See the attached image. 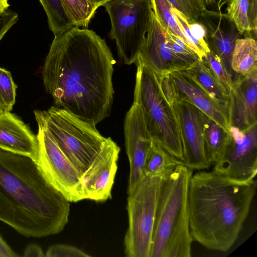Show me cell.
Here are the masks:
<instances>
[{"label": "cell", "mask_w": 257, "mask_h": 257, "mask_svg": "<svg viewBox=\"0 0 257 257\" xmlns=\"http://www.w3.org/2000/svg\"><path fill=\"white\" fill-rule=\"evenodd\" d=\"M17 85L11 72L0 67V103L4 112H10L16 102Z\"/></svg>", "instance_id": "83f0119b"}, {"label": "cell", "mask_w": 257, "mask_h": 257, "mask_svg": "<svg viewBox=\"0 0 257 257\" xmlns=\"http://www.w3.org/2000/svg\"><path fill=\"white\" fill-rule=\"evenodd\" d=\"M18 254L0 236V257H17Z\"/></svg>", "instance_id": "d590c367"}, {"label": "cell", "mask_w": 257, "mask_h": 257, "mask_svg": "<svg viewBox=\"0 0 257 257\" xmlns=\"http://www.w3.org/2000/svg\"><path fill=\"white\" fill-rule=\"evenodd\" d=\"M215 14L216 21L214 20L213 12L207 10L201 15L199 22L205 29V40L210 50L220 58L226 71L232 78L231 56L235 41L240 38L241 34L235 26L229 31H225L222 27L224 14L216 12Z\"/></svg>", "instance_id": "ac0fdd59"}, {"label": "cell", "mask_w": 257, "mask_h": 257, "mask_svg": "<svg viewBox=\"0 0 257 257\" xmlns=\"http://www.w3.org/2000/svg\"><path fill=\"white\" fill-rule=\"evenodd\" d=\"M222 1V0H205V3L206 6L215 4L216 3L219 6Z\"/></svg>", "instance_id": "f35d334b"}, {"label": "cell", "mask_w": 257, "mask_h": 257, "mask_svg": "<svg viewBox=\"0 0 257 257\" xmlns=\"http://www.w3.org/2000/svg\"><path fill=\"white\" fill-rule=\"evenodd\" d=\"M47 17L50 30L54 36L75 27L61 0H39Z\"/></svg>", "instance_id": "cb8c5ba5"}, {"label": "cell", "mask_w": 257, "mask_h": 257, "mask_svg": "<svg viewBox=\"0 0 257 257\" xmlns=\"http://www.w3.org/2000/svg\"><path fill=\"white\" fill-rule=\"evenodd\" d=\"M172 11L178 25L190 44V48L201 60L210 51L205 40L206 31L204 26L199 21L189 24L180 12L173 7Z\"/></svg>", "instance_id": "603a6c76"}, {"label": "cell", "mask_w": 257, "mask_h": 257, "mask_svg": "<svg viewBox=\"0 0 257 257\" xmlns=\"http://www.w3.org/2000/svg\"><path fill=\"white\" fill-rule=\"evenodd\" d=\"M177 99L186 101L202 111L227 131L231 126L229 109L212 97L186 71L169 74Z\"/></svg>", "instance_id": "2e32d148"}, {"label": "cell", "mask_w": 257, "mask_h": 257, "mask_svg": "<svg viewBox=\"0 0 257 257\" xmlns=\"http://www.w3.org/2000/svg\"><path fill=\"white\" fill-rule=\"evenodd\" d=\"M212 172L237 180H250L257 173V124L245 130L231 126L230 138Z\"/></svg>", "instance_id": "30bf717a"}, {"label": "cell", "mask_w": 257, "mask_h": 257, "mask_svg": "<svg viewBox=\"0 0 257 257\" xmlns=\"http://www.w3.org/2000/svg\"><path fill=\"white\" fill-rule=\"evenodd\" d=\"M160 86L163 95L168 103L173 106L177 99L175 89L169 74L160 77Z\"/></svg>", "instance_id": "d6a6232c"}, {"label": "cell", "mask_w": 257, "mask_h": 257, "mask_svg": "<svg viewBox=\"0 0 257 257\" xmlns=\"http://www.w3.org/2000/svg\"><path fill=\"white\" fill-rule=\"evenodd\" d=\"M201 61L210 70L229 96L232 86V78L226 71L220 58L210 51L201 59Z\"/></svg>", "instance_id": "f1b7e54d"}, {"label": "cell", "mask_w": 257, "mask_h": 257, "mask_svg": "<svg viewBox=\"0 0 257 257\" xmlns=\"http://www.w3.org/2000/svg\"><path fill=\"white\" fill-rule=\"evenodd\" d=\"M229 138L230 132L205 115L204 145L206 157L211 165L219 160Z\"/></svg>", "instance_id": "44dd1931"}, {"label": "cell", "mask_w": 257, "mask_h": 257, "mask_svg": "<svg viewBox=\"0 0 257 257\" xmlns=\"http://www.w3.org/2000/svg\"><path fill=\"white\" fill-rule=\"evenodd\" d=\"M256 187L255 179L237 180L206 171L192 174L188 202L193 240L210 250H229L247 217Z\"/></svg>", "instance_id": "3957f363"}, {"label": "cell", "mask_w": 257, "mask_h": 257, "mask_svg": "<svg viewBox=\"0 0 257 257\" xmlns=\"http://www.w3.org/2000/svg\"><path fill=\"white\" fill-rule=\"evenodd\" d=\"M111 23L109 36L115 41L119 58L136 64L149 28L152 0H111L103 6Z\"/></svg>", "instance_id": "52a82bcc"}, {"label": "cell", "mask_w": 257, "mask_h": 257, "mask_svg": "<svg viewBox=\"0 0 257 257\" xmlns=\"http://www.w3.org/2000/svg\"><path fill=\"white\" fill-rule=\"evenodd\" d=\"M0 148L28 156L37 161L39 145L37 135L10 112L0 113Z\"/></svg>", "instance_id": "e0dca14e"}, {"label": "cell", "mask_w": 257, "mask_h": 257, "mask_svg": "<svg viewBox=\"0 0 257 257\" xmlns=\"http://www.w3.org/2000/svg\"><path fill=\"white\" fill-rule=\"evenodd\" d=\"M18 19V14L9 9L0 13V41Z\"/></svg>", "instance_id": "1f68e13d"}, {"label": "cell", "mask_w": 257, "mask_h": 257, "mask_svg": "<svg viewBox=\"0 0 257 257\" xmlns=\"http://www.w3.org/2000/svg\"><path fill=\"white\" fill-rule=\"evenodd\" d=\"M186 71L212 97L229 109V96L201 60H197Z\"/></svg>", "instance_id": "7402d4cb"}, {"label": "cell", "mask_w": 257, "mask_h": 257, "mask_svg": "<svg viewBox=\"0 0 257 257\" xmlns=\"http://www.w3.org/2000/svg\"><path fill=\"white\" fill-rule=\"evenodd\" d=\"M229 98L231 126L245 130L257 124V68L244 76L233 75Z\"/></svg>", "instance_id": "9a60e30c"}, {"label": "cell", "mask_w": 257, "mask_h": 257, "mask_svg": "<svg viewBox=\"0 0 257 257\" xmlns=\"http://www.w3.org/2000/svg\"><path fill=\"white\" fill-rule=\"evenodd\" d=\"M136 64L134 102L139 105L153 141L184 163L183 139L174 108L163 95L157 74L143 63Z\"/></svg>", "instance_id": "5b68a950"}, {"label": "cell", "mask_w": 257, "mask_h": 257, "mask_svg": "<svg viewBox=\"0 0 257 257\" xmlns=\"http://www.w3.org/2000/svg\"><path fill=\"white\" fill-rule=\"evenodd\" d=\"M227 3L228 18L233 23L241 34L249 35L250 32L248 21V0H226Z\"/></svg>", "instance_id": "4316f807"}, {"label": "cell", "mask_w": 257, "mask_h": 257, "mask_svg": "<svg viewBox=\"0 0 257 257\" xmlns=\"http://www.w3.org/2000/svg\"><path fill=\"white\" fill-rule=\"evenodd\" d=\"M184 162L170 154L161 146L152 141L144 167V174L165 179L176 166Z\"/></svg>", "instance_id": "d6986e66"}, {"label": "cell", "mask_w": 257, "mask_h": 257, "mask_svg": "<svg viewBox=\"0 0 257 257\" xmlns=\"http://www.w3.org/2000/svg\"><path fill=\"white\" fill-rule=\"evenodd\" d=\"M171 6L180 12L189 24L199 21L204 12L207 10L204 0H167Z\"/></svg>", "instance_id": "f546056e"}, {"label": "cell", "mask_w": 257, "mask_h": 257, "mask_svg": "<svg viewBox=\"0 0 257 257\" xmlns=\"http://www.w3.org/2000/svg\"><path fill=\"white\" fill-rule=\"evenodd\" d=\"M9 7L8 0H0V13L9 9Z\"/></svg>", "instance_id": "8d00e7d4"}, {"label": "cell", "mask_w": 257, "mask_h": 257, "mask_svg": "<svg viewBox=\"0 0 257 257\" xmlns=\"http://www.w3.org/2000/svg\"><path fill=\"white\" fill-rule=\"evenodd\" d=\"M126 153L130 163L127 189L131 193L145 177L144 167L153 140L149 133L139 105L134 102L124 121Z\"/></svg>", "instance_id": "4fadbf2b"}, {"label": "cell", "mask_w": 257, "mask_h": 257, "mask_svg": "<svg viewBox=\"0 0 257 257\" xmlns=\"http://www.w3.org/2000/svg\"><path fill=\"white\" fill-rule=\"evenodd\" d=\"M137 62L150 67L159 78L174 72L186 70L191 66L171 48L166 40L165 31L153 10L146 40L139 54Z\"/></svg>", "instance_id": "5bb4252c"}, {"label": "cell", "mask_w": 257, "mask_h": 257, "mask_svg": "<svg viewBox=\"0 0 257 257\" xmlns=\"http://www.w3.org/2000/svg\"><path fill=\"white\" fill-rule=\"evenodd\" d=\"M24 257H44L45 256L42 247L35 243L29 244L24 250L22 255Z\"/></svg>", "instance_id": "e575fe53"}, {"label": "cell", "mask_w": 257, "mask_h": 257, "mask_svg": "<svg viewBox=\"0 0 257 257\" xmlns=\"http://www.w3.org/2000/svg\"><path fill=\"white\" fill-rule=\"evenodd\" d=\"M193 170L180 164L163 180L150 257H190L188 189Z\"/></svg>", "instance_id": "277c9868"}, {"label": "cell", "mask_w": 257, "mask_h": 257, "mask_svg": "<svg viewBox=\"0 0 257 257\" xmlns=\"http://www.w3.org/2000/svg\"><path fill=\"white\" fill-rule=\"evenodd\" d=\"M37 122L43 124L81 176L107 142L95 125L64 109L51 106L35 110Z\"/></svg>", "instance_id": "8992f818"}, {"label": "cell", "mask_w": 257, "mask_h": 257, "mask_svg": "<svg viewBox=\"0 0 257 257\" xmlns=\"http://www.w3.org/2000/svg\"><path fill=\"white\" fill-rule=\"evenodd\" d=\"M248 21L250 32L256 36L257 0H248Z\"/></svg>", "instance_id": "836d02e7"}, {"label": "cell", "mask_w": 257, "mask_h": 257, "mask_svg": "<svg viewBox=\"0 0 257 257\" xmlns=\"http://www.w3.org/2000/svg\"><path fill=\"white\" fill-rule=\"evenodd\" d=\"M120 148L110 137L81 176L85 199L103 202L111 197Z\"/></svg>", "instance_id": "7c38bea8"}, {"label": "cell", "mask_w": 257, "mask_h": 257, "mask_svg": "<svg viewBox=\"0 0 257 257\" xmlns=\"http://www.w3.org/2000/svg\"><path fill=\"white\" fill-rule=\"evenodd\" d=\"M37 163L49 183L70 202L84 200L81 176L61 150L46 127L37 122Z\"/></svg>", "instance_id": "9c48e42d"}, {"label": "cell", "mask_w": 257, "mask_h": 257, "mask_svg": "<svg viewBox=\"0 0 257 257\" xmlns=\"http://www.w3.org/2000/svg\"><path fill=\"white\" fill-rule=\"evenodd\" d=\"M115 63L104 39L74 27L54 36L42 74L56 106L96 125L110 113Z\"/></svg>", "instance_id": "6da1fadb"}, {"label": "cell", "mask_w": 257, "mask_h": 257, "mask_svg": "<svg viewBox=\"0 0 257 257\" xmlns=\"http://www.w3.org/2000/svg\"><path fill=\"white\" fill-rule=\"evenodd\" d=\"M2 112H4V110H3L2 106V105H1V104L0 103V113H1Z\"/></svg>", "instance_id": "ab89813d"}, {"label": "cell", "mask_w": 257, "mask_h": 257, "mask_svg": "<svg viewBox=\"0 0 257 257\" xmlns=\"http://www.w3.org/2000/svg\"><path fill=\"white\" fill-rule=\"evenodd\" d=\"M163 179L145 176L128 194V226L124 238L128 257H150L156 212Z\"/></svg>", "instance_id": "ba28073f"}, {"label": "cell", "mask_w": 257, "mask_h": 257, "mask_svg": "<svg viewBox=\"0 0 257 257\" xmlns=\"http://www.w3.org/2000/svg\"><path fill=\"white\" fill-rule=\"evenodd\" d=\"M256 61V39L249 37L236 39L231 59V67L233 75L244 76L248 74L257 68Z\"/></svg>", "instance_id": "ffe728a7"}, {"label": "cell", "mask_w": 257, "mask_h": 257, "mask_svg": "<svg viewBox=\"0 0 257 257\" xmlns=\"http://www.w3.org/2000/svg\"><path fill=\"white\" fill-rule=\"evenodd\" d=\"M204 1H205V0H204Z\"/></svg>", "instance_id": "60d3db41"}, {"label": "cell", "mask_w": 257, "mask_h": 257, "mask_svg": "<svg viewBox=\"0 0 257 257\" xmlns=\"http://www.w3.org/2000/svg\"><path fill=\"white\" fill-rule=\"evenodd\" d=\"M152 3L154 14L164 31L178 37L190 48L175 20L170 3L167 0H152Z\"/></svg>", "instance_id": "484cf974"}, {"label": "cell", "mask_w": 257, "mask_h": 257, "mask_svg": "<svg viewBox=\"0 0 257 257\" xmlns=\"http://www.w3.org/2000/svg\"><path fill=\"white\" fill-rule=\"evenodd\" d=\"M70 202L47 180L31 157L0 148V221L27 237L61 232Z\"/></svg>", "instance_id": "7a4b0ae2"}, {"label": "cell", "mask_w": 257, "mask_h": 257, "mask_svg": "<svg viewBox=\"0 0 257 257\" xmlns=\"http://www.w3.org/2000/svg\"><path fill=\"white\" fill-rule=\"evenodd\" d=\"M173 107L181 132L185 165L192 170L207 169L211 165L206 157L204 145L206 114L193 104L183 100L176 99Z\"/></svg>", "instance_id": "8fae6325"}, {"label": "cell", "mask_w": 257, "mask_h": 257, "mask_svg": "<svg viewBox=\"0 0 257 257\" xmlns=\"http://www.w3.org/2000/svg\"><path fill=\"white\" fill-rule=\"evenodd\" d=\"M75 27L87 28L97 9L91 0H61Z\"/></svg>", "instance_id": "d4e9b609"}, {"label": "cell", "mask_w": 257, "mask_h": 257, "mask_svg": "<svg viewBox=\"0 0 257 257\" xmlns=\"http://www.w3.org/2000/svg\"><path fill=\"white\" fill-rule=\"evenodd\" d=\"M110 1L111 0H91L97 9L100 6H103L105 3Z\"/></svg>", "instance_id": "74e56055"}, {"label": "cell", "mask_w": 257, "mask_h": 257, "mask_svg": "<svg viewBox=\"0 0 257 257\" xmlns=\"http://www.w3.org/2000/svg\"><path fill=\"white\" fill-rule=\"evenodd\" d=\"M47 257H88L89 254L76 246L64 244L50 246L47 250Z\"/></svg>", "instance_id": "4dcf8cb0"}]
</instances>
